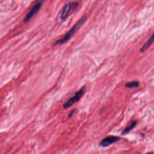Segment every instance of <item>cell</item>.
<instances>
[{"mask_svg":"<svg viewBox=\"0 0 154 154\" xmlns=\"http://www.w3.org/2000/svg\"><path fill=\"white\" fill-rule=\"evenodd\" d=\"M86 20V17L85 16H83L78 21V22H76L75 25L64 35V37H63L61 38L56 40L52 45V46H58L60 45H63L64 43H65L66 42H68L71 37H72V35L78 30V29L84 23V22Z\"/></svg>","mask_w":154,"mask_h":154,"instance_id":"cell-1","label":"cell"},{"mask_svg":"<svg viewBox=\"0 0 154 154\" xmlns=\"http://www.w3.org/2000/svg\"><path fill=\"white\" fill-rule=\"evenodd\" d=\"M85 92V87L82 86L79 90H78L74 94L73 96L71 97L70 99L67 100V101L64 103L63 105L64 109H67L71 107L75 103L78 102L81 98L82 97L84 94Z\"/></svg>","mask_w":154,"mask_h":154,"instance_id":"cell-2","label":"cell"},{"mask_svg":"<svg viewBox=\"0 0 154 154\" xmlns=\"http://www.w3.org/2000/svg\"><path fill=\"white\" fill-rule=\"evenodd\" d=\"M78 5V4L76 2H72L66 4L63 8V10L61 13V15H60L61 20H64L69 15L70 12L77 8Z\"/></svg>","mask_w":154,"mask_h":154,"instance_id":"cell-3","label":"cell"},{"mask_svg":"<svg viewBox=\"0 0 154 154\" xmlns=\"http://www.w3.org/2000/svg\"><path fill=\"white\" fill-rule=\"evenodd\" d=\"M121 139L120 137L114 136V135H109L105 137L102 140H101L99 143V146L102 147H108L112 144L119 141Z\"/></svg>","mask_w":154,"mask_h":154,"instance_id":"cell-4","label":"cell"},{"mask_svg":"<svg viewBox=\"0 0 154 154\" xmlns=\"http://www.w3.org/2000/svg\"><path fill=\"white\" fill-rule=\"evenodd\" d=\"M137 122L136 120H132V121H131V123H130V124H129L126 128H125V129L123 130V131L122 132L121 134L123 135H126V134H128L132 129H134V128L135 127V126L137 125Z\"/></svg>","mask_w":154,"mask_h":154,"instance_id":"cell-5","label":"cell"},{"mask_svg":"<svg viewBox=\"0 0 154 154\" xmlns=\"http://www.w3.org/2000/svg\"><path fill=\"white\" fill-rule=\"evenodd\" d=\"M154 42V32L152 34V35L150 36V37L149 38V39L147 40V42H146L144 45L141 47V49H140V52H144L146 49H147L149 48V47L152 44V43Z\"/></svg>","mask_w":154,"mask_h":154,"instance_id":"cell-6","label":"cell"},{"mask_svg":"<svg viewBox=\"0 0 154 154\" xmlns=\"http://www.w3.org/2000/svg\"><path fill=\"white\" fill-rule=\"evenodd\" d=\"M140 85V82L138 81H133L129 82H127L125 84V87L128 88H135L138 87Z\"/></svg>","mask_w":154,"mask_h":154,"instance_id":"cell-7","label":"cell"},{"mask_svg":"<svg viewBox=\"0 0 154 154\" xmlns=\"http://www.w3.org/2000/svg\"><path fill=\"white\" fill-rule=\"evenodd\" d=\"M75 111H76V109H72L69 113V114H68V116H67V117H68V118H70L71 117H72V116L73 115V114L75 112Z\"/></svg>","mask_w":154,"mask_h":154,"instance_id":"cell-8","label":"cell"}]
</instances>
